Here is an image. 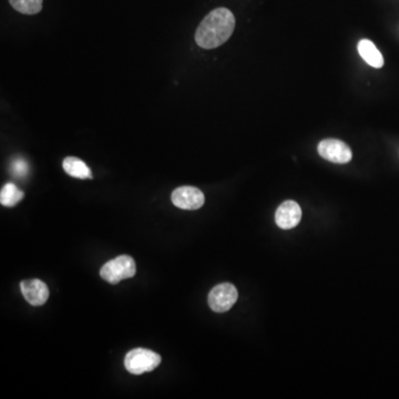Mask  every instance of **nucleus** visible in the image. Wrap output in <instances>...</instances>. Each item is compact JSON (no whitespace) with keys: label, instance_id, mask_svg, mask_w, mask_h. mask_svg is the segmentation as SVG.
Returning a JSON list of instances; mask_svg holds the SVG:
<instances>
[{"label":"nucleus","instance_id":"obj_11","mask_svg":"<svg viewBox=\"0 0 399 399\" xmlns=\"http://www.w3.org/2000/svg\"><path fill=\"white\" fill-rule=\"evenodd\" d=\"M24 199V192L20 191L14 183H7L0 192V203L7 208H13Z\"/></svg>","mask_w":399,"mask_h":399},{"label":"nucleus","instance_id":"obj_2","mask_svg":"<svg viewBox=\"0 0 399 399\" xmlns=\"http://www.w3.org/2000/svg\"><path fill=\"white\" fill-rule=\"evenodd\" d=\"M161 364V356L146 348H135L126 355L124 366L133 375H142L152 372Z\"/></svg>","mask_w":399,"mask_h":399},{"label":"nucleus","instance_id":"obj_12","mask_svg":"<svg viewBox=\"0 0 399 399\" xmlns=\"http://www.w3.org/2000/svg\"><path fill=\"white\" fill-rule=\"evenodd\" d=\"M43 0H9L15 10L24 15H36L43 9Z\"/></svg>","mask_w":399,"mask_h":399},{"label":"nucleus","instance_id":"obj_7","mask_svg":"<svg viewBox=\"0 0 399 399\" xmlns=\"http://www.w3.org/2000/svg\"><path fill=\"white\" fill-rule=\"evenodd\" d=\"M301 219H302V209L292 200L282 203L276 210V222L280 229H293L299 225Z\"/></svg>","mask_w":399,"mask_h":399},{"label":"nucleus","instance_id":"obj_1","mask_svg":"<svg viewBox=\"0 0 399 399\" xmlns=\"http://www.w3.org/2000/svg\"><path fill=\"white\" fill-rule=\"evenodd\" d=\"M235 28V17L227 8H216L199 24L195 31L197 46L214 49L223 45L232 36Z\"/></svg>","mask_w":399,"mask_h":399},{"label":"nucleus","instance_id":"obj_8","mask_svg":"<svg viewBox=\"0 0 399 399\" xmlns=\"http://www.w3.org/2000/svg\"><path fill=\"white\" fill-rule=\"evenodd\" d=\"M20 289L26 301L33 306H41L48 301V286L43 280L37 278L22 280Z\"/></svg>","mask_w":399,"mask_h":399},{"label":"nucleus","instance_id":"obj_5","mask_svg":"<svg viewBox=\"0 0 399 399\" xmlns=\"http://www.w3.org/2000/svg\"><path fill=\"white\" fill-rule=\"evenodd\" d=\"M317 151L323 159L338 165H345L353 158L351 148L345 142L336 139L321 141Z\"/></svg>","mask_w":399,"mask_h":399},{"label":"nucleus","instance_id":"obj_3","mask_svg":"<svg viewBox=\"0 0 399 399\" xmlns=\"http://www.w3.org/2000/svg\"><path fill=\"white\" fill-rule=\"evenodd\" d=\"M137 272L135 262L129 255H121L107 262L101 270L100 276L110 284H118L121 280L133 278Z\"/></svg>","mask_w":399,"mask_h":399},{"label":"nucleus","instance_id":"obj_6","mask_svg":"<svg viewBox=\"0 0 399 399\" xmlns=\"http://www.w3.org/2000/svg\"><path fill=\"white\" fill-rule=\"evenodd\" d=\"M173 204L182 210H197L204 204L205 197L201 190L195 186H181L171 195Z\"/></svg>","mask_w":399,"mask_h":399},{"label":"nucleus","instance_id":"obj_10","mask_svg":"<svg viewBox=\"0 0 399 399\" xmlns=\"http://www.w3.org/2000/svg\"><path fill=\"white\" fill-rule=\"evenodd\" d=\"M63 170L73 178L92 179L91 170L82 160L76 157H68L63 160Z\"/></svg>","mask_w":399,"mask_h":399},{"label":"nucleus","instance_id":"obj_9","mask_svg":"<svg viewBox=\"0 0 399 399\" xmlns=\"http://www.w3.org/2000/svg\"><path fill=\"white\" fill-rule=\"evenodd\" d=\"M359 52L361 57L372 67L379 68L384 66V58L378 50L377 47L368 39H363L359 43Z\"/></svg>","mask_w":399,"mask_h":399},{"label":"nucleus","instance_id":"obj_4","mask_svg":"<svg viewBox=\"0 0 399 399\" xmlns=\"http://www.w3.org/2000/svg\"><path fill=\"white\" fill-rule=\"evenodd\" d=\"M238 289L233 284L222 283L212 289L208 297L209 306L216 313H224L238 301Z\"/></svg>","mask_w":399,"mask_h":399},{"label":"nucleus","instance_id":"obj_13","mask_svg":"<svg viewBox=\"0 0 399 399\" xmlns=\"http://www.w3.org/2000/svg\"><path fill=\"white\" fill-rule=\"evenodd\" d=\"M11 172L16 176H24L28 173V165L22 159L15 160L11 165Z\"/></svg>","mask_w":399,"mask_h":399}]
</instances>
